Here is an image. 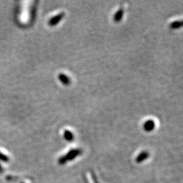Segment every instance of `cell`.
<instances>
[{
  "instance_id": "ba28073f",
  "label": "cell",
  "mask_w": 183,
  "mask_h": 183,
  "mask_svg": "<svg viewBox=\"0 0 183 183\" xmlns=\"http://www.w3.org/2000/svg\"><path fill=\"white\" fill-rule=\"evenodd\" d=\"M182 25V21H175L174 22H172V24H170V27L171 29H178V28L181 27Z\"/></svg>"
},
{
  "instance_id": "8fae6325",
  "label": "cell",
  "mask_w": 183,
  "mask_h": 183,
  "mask_svg": "<svg viewBox=\"0 0 183 183\" xmlns=\"http://www.w3.org/2000/svg\"><path fill=\"white\" fill-rule=\"evenodd\" d=\"M21 183H24V182H21Z\"/></svg>"
},
{
  "instance_id": "9c48e42d",
  "label": "cell",
  "mask_w": 183,
  "mask_h": 183,
  "mask_svg": "<svg viewBox=\"0 0 183 183\" xmlns=\"http://www.w3.org/2000/svg\"><path fill=\"white\" fill-rule=\"evenodd\" d=\"M0 160L4 162H7L9 161V158L6 156V155L0 153Z\"/></svg>"
},
{
  "instance_id": "8992f818",
  "label": "cell",
  "mask_w": 183,
  "mask_h": 183,
  "mask_svg": "<svg viewBox=\"0 0 183 183\" xmlns=\"http://www.w3.org/2000/svg\"><path fill=\"white\" fill-rule=\"evenodd\" d=\"M64 139L67 141H72L74 138L73 134L69 130H65V132L64 133Z\"/></svg>"
},
{
  "instance_id": "52a82bcc",
  "label": "cell",
  "mask_w": 183,
  "mask_h": 183,
  "mask_svg": "<svg viewBox=\"0 0 183 183\" xmlns=\"http://www.w3.org/2000/svg\"><path fill=\"white\" fill-rule=\"evenodd\" d=\"M123 9H120L117 12V13H116L115 15V18H114V20L115 22H120L121 19H122V16H123Z\"/></svg>"
},
{
  "instance_id": "30bf717a",
  "label": "cell",
  "mask_w": 183,
  "mask_h": 183,
  "mask_svg": "<svg viewBox=\"0 0 183 183\" xmlns=\"http://www.w3.org/2000/svg\"><path fill=\"white\" fill-rule=\"evenodd\" d=\"M2 171H3V169H2V167H1V165H0V173L2 172Z\"/></svg>"
},
{
  "instance_id": "5b68a950",
  "label": "cell",
  "mask_w": 183,
  "mask_h": 183,
  "mask_svg": "<svg viewBox=\"0 0 183 183\" xmlns=\"http://www.w3.org/2000/svg\"><path fill=\"white\" fill-rule=\"evenodd\" d=\"M58 78L60 79V81L63 83L64 85H66V86H67V85L70 84L71 83V80L69 78V77L66 75L61 73L58 75Z\"/></svg>"
},
{
  "instance_id": "6da1fadb",
  "label": "cell",
  "mask_w": 183,
  "mask_h": 183,
  "mask_svg": "<svg viewBox=\"0 0 183 183\" xmlns=\"http://www.w3.org/2000/svg\"><path fill=\"white\" fill-rule=\"evenodd\" d=\"M81 154V150L79 149H72L69 151L66 155L61 157L58 160V164L60 165H64L68 161H72L75 159L77 156Z\"/></svg>"
},
{
  "instance_id": "7a4b0ae2",
  "label": "cell",
  "mask_w": 183,
  "mask_h": 183,
  "mask_svg": "<svg viewBox=\"0 0 183 183\" xmlns=\"http://www.w3.org/2000/svg\"><path fill=\"white\" fill-rule=\"evenodd\" d=\"M64 16V13H61V14L56 15V16L52 18V19L50 20V21H49V25L50 26H55L56 25H57L58 23L62 20Z\"/></svg>"
},
{
  "instance_id": "3957f363",
  "label": "cell",
  "mask_w": 183,
  "mask_h": 183,
  "mask_svg": "<svg viewBox=\"0 0 183 183\" xmlns=\"http://www.w3.org/2000/svg\"><path fill=\"white\" fill-rule=\"evenodd\" d=\"M149 156V154L147 151H142L141 153L137 156V158H136V161L138 164L142 163L143 161L146 160V159H148Z\"/></svg>"
},
{
  "instance_id": "277c9868",
  "label": "cell",
  "mask_w": 183,
  "mask_h": 183,
  "mask_svg": "<svg viewBox=\"0 0 183 183\" xmlns=\"http://www.w3.org/2000/svg\"><path fill=\"white\" fill-rule=\"evenodd\" d=\"M143 128L146 132H151L155 128V122L153 120H148L144 123Z\"/></svg>"
}]
</instances>
